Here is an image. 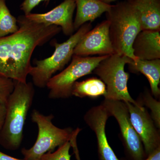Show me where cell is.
Masks as SVG:
<instances>
[{
    "mask_svg": "<svg viewBox=\"0 0 160 160\" xmlns=\"http://www.w3.org/2000/svg\"><path fill=\"white\" fill-rule=\"evenodd\" d=\"M18 30L0 38V76L26 82L31 71L32 56L62 29L59 26L35 22L25 15L17 19Z\"/></svg>",
    "mask_w": 160,
    "mask_h": 160,
    "instance_id": "cell-1",
    "label": "cell"
},
{
    "mask_svg": "<svg viewBox=\"0 0 160 160\" xmlns=\"http://www.w3.org/2000/svg\"><path fill=\"white\" fill-rule=\"evenodd\" d=\"M34 95L33 83L14 81V89L6 104V117L0 131V144L6 149L15 150L21 146L26 118Z\"/></svg>",
    "mask_w": 160,
    "mask_h": 160,
    "instance_id": "cell-2",
    "label": "cell"
},
{
    "mask_svg": "<svg viewBox=\"0 0 160 160\" xmlns=\"http://www.w3.org/2000/svg\"><path fill=\"white\" fill-rule=\"evenodd\" d=\"M106 16L110 22L109 37L115 53L137 60L132 49L135 39L142 31L137 10L126 0L112 5Z\"/></svg>",
    "mask_w": 160,
    "mask_h": 160,
    "instance_id": "cell-3",
    "label": "cell"
},
{
    "mask_svg": "<svg viewBox=\"0 0 160 160\" xmlns=\"http://www.w3.org/2000/svg\"><path fill=\"white\" fill-rule=\"evenodd\" d=\"M92 27L91 22L85 23L66 42L59 43L53 40L51 43L52 46L55 47L53 54L44 59L36 60L35 66H32L29 72L33 85L38 88L46 87L55 73L62 70L70 62L76 46Z\"/></svg>",
    "mask_w": 160,
    "mask_h": 160,
    "instance_id": "cell-4",
    "label": "cell"
},
{
    "mask_svg": "<svg viewBox=\"0 0 160 160\" xmlns=\"http://www.w3.org/2000/svg\"><path fill=\"white\" fill-rule=\"evenodd\" d=\"M53 118L52 114L45 115L37 109L32 111V121L37 125L38 132L33 146L29 149H22L24 160H40L44 155L52 152L71 139L76 129L58 128L52 123Z\"/></svg>",
    "mask_w": 160,
    "mask_h": 160,
    "instance_id": "cell-5",
    "label": "cell"
},
{
    "mask_svg": "<svg viewBox=\"0 0 160 160\" xmlns=\"http://www.w3.org/2000/svg\"><path fill=\"white\" fill-rule=\"evenodd\" d=\"M132 60L126 56L114 53L101 61L93 70L92 73L98 76L106 85L105 99L137 103L128 91L129 74L125 71V65Z\"/></svg>",
    "mask_w": 160,
    "mask_h": 160,
    "instance_id": "cell-6",
    "label": "cell"
},
{
    "mask_svg": "<svg viewBox=\"0 0 160 160\" xmlns=\"http://www.w3.org/2000/svg\"><path fill=\"white\" fill-rule=\"evenodd\" d=\"M109 56L82 57L73 55L69 66L49 80L46 87L50 99L68 98L72 96L73 85L80 78L92 73L100 62Z\"/></svg>",
    "mask_w": 160,
    "mask_h": 160,
    "instance_id": "cell-7",
    "label": "cell"
},
{
    "mask_svg": "<svg viewBox=\"0 0 160 160\" xmlns=\"http://www.w3.org/2000/svg\"><path fill=\"white\" fill-rule=\"evenodd\" d=\"M101 104L106 107L110 116L117 121L120 138L125 152L130 160H143L147 156L142 142L132 124L128 108L123 101L104 99Z\"/></svg>",
    "mask_w": 160,
    "mask_h": 160,
    "instance_id": "cell-8",
    "label": "cell"
},
{
    "mask_svg": "<svg viewBox=\"0 0 160 160\" xmlns=\"http://www.w3.org/2000/svg\"><path fill=\"white\" fill-rule=\"evenodd\" d=\"M137 104L125 102L132 126L142 142L147 157L160 147V129L146 108L139 102Z\"/></svg>",
    "mask_w": 160,
    "mask_h": 160,
    "instance_id": "cell-9",
    "label": "cell"
},
{
    "mask_svg": "<svg viewBox=\"0 0 160 160\" xmlns=\"http://www.w3.org/2000/svg\"><path fill=\"white\" fill-rule=\"evenodd\" d=\"M110 22L106 20L98 24L84 35L73 51V55L82 57L98 55L109 56L115 53L109 34Z\"/></svg>",
    "mask_w": 160,
    "mask_h": 160,
    "instance_id": "cell-10",
    "label": "cell"
},
{
    "mask_svg": "<svg viewBox=\"0 0 160 160\" xmlns=\"http://www.w3.org/2000/svg\"><path fill=\"white\" fill-rule=\"evenodd\" d=\"M110 117L106 107L101 104L92 107L84 116V121L96 137L99 160H121L110 147L106 137V122Z\"/></svg>",
    "mask_w": 160,
    "mask_h": 160,
    "instance_id": "cell-11",
    "label": "cell"
},
{
    "mask_svg": "<svg viewBox=\"0 0 160 160\" xmlns=\"http://www.w3.org/2000/svg\"><path fill=\"white\" fill-rule=\"evenodd\" d=\"M75 9L74 0H64L46 13H30L25 16L35 22L59 26L65 35L71 36L75 31L73 15Z\"/></svg>",
    "mask_w": 160,
    "mask_h": 160,
    "instance_id": "cell-12",
    "label": "cell"
},
{
    "mask_svg": "<svg viewBox=\"0 0 160 160\" xmlns=\"http://www.w3.org/2000/svg\"><path fill=\"white\" fill-rule=\"evenodd\" d=\"M133 54L138 59L152 60L160 58V31L142 30L132 44Z\"/></svg>",
    "mask_w": 160,
    "mask_h": 160,
    "instance_id": "cell-13",
    "label": "cell"
},
{
    "mask_svg": "<svg viewBox=\"0 0 160 160\" xmlns=\"http://www.w3.org/2000/svg\"><path fill=\"white\" fill-rule=\"evenodd\" d=\"M138 13L141 30L160 31V0H127Z\"/></svg>",
    "mask_w": 160,
    "mask_h": 160,
    "instance_id": "cell-14",
    "label": "cell"
},
{
    "mask_svg": "<svg viewBox=\"0 0 160 160\" xmlns=\"http://www.w3.org/2000/svg\"><path fill=\"white\" fill-rule=\"evenodd\" d=\"M74 1L77 8L76 15L73 21L75 31H77L87 22H93L103 13L109 11L112 6L100 0Z\"/></svg>",
    "mask_w": 160,
    "mask_h": 160,
    "instance_id": "cell-15",
    "label": "cell"
},
{
    "mask_svg": "<svg viewBox=\"0 0 160 160\" xmlns=\"http://www.w3.org/2000/svg\"><path fill=\"white\" fill-rule=\"evenodd\" d=\"M129 71L132 73H141L145 75L150 85L151 93L156 99H159L160 89V59L131 61L128 64Z\"/></svg>",
    "mask_w": 160,
    "mask_h": 160,
    "instance_id": "cell-16",
    "label": "cell"
},
{
    "mask_svg": "<svg viewBox=\"0 0 160 160\" xmlns=\"http://www.w3.org/2000/svg\"><path fill=\"white\" fill-rule=\"evenodd\" d=\"M106 94V86L102 80L92 77L81 82L77 81L72 88V96L96 98Z\"/></svg>",
    "mask_w": 160,
    "mask_h": 160,
    "instance_id": "cell-17",
    "label": "cell"
},
{
    "mask_svg": "<svg viewBox=\"0 0 160 160\" xmlns=\"http://www.w3.org/2000/svg\"><path fill=\"white\" fill-rule=\"evenodd\" d=\"M18 29L17 19L9 11L6 0H0V38L14 33Z\"/></svg>",
    "mask_w": 160,
    "mask_h": 160,
    "instance_id": "cell-18",
    "label": "cell"
},
{
    "mask_svg": "<svg viewBox=\"0 0 160 160\" xmlns=\"http://www.w3.org/2000/svg\"><path fill=\"white\" fill-rule=\"evenodd\" d=\"M141 101H138L142 106H146L151 111L152 120L158 129H160V102L152 96L151 92L146 90L140 97Z\"/></svg>",
    "mask_w": 160,
    "mask_h": 160,
    "instance_id": "cell-19",
    "label": "cell"
},
{
    "mask_svg": "<svg viewBox=\"0 0 160 160\" xmlns=\"http://www.w3.org/2000/svg\"><path fill=\"white\" fill-rule=\"evenodd\" d=\"M71 147L70 141L66 142L53 152H49L43 156L40 160H70L69 150Z\"/></svg>",
    "mask_w": 160,
    "mask_h": 160,
    "instance_id": "cell-20",
    "label": "cell"
},
{
    "mask_svg": "<svg viewBox=\"0 0 160 160\" xmlns=\"http://www.w3.org/2000/svg\"><path fill=\"white\" fill-rule=\"evenodd\" d=\"M14 88L13 80L0 76V105H6Z\"/></svg>",
    "mask_w": 160,
    "mask_h": 160,
    "instance_id": "cell-21",
    "label": "cell"
},
{
    "mask_svg": "<svg viewBox=\"0 0 160 160\" xmlns=\"http://www.w3.org/2000/svg\"><path fill=\"white\" fill-rule=\"evenodd\" d=\"M50 0H24L20 6V9L24 12L25 15L31 13L32 10L42 2L48 4Z\"/></svg>",
    "mask_w": 160,
    "mask_h": 160,
    "instance_id": "cell-22",
    "label": "cell"
},
{
    "mask_svg": "<svg viewBox=\"0 0 160 160\" xmlns=\"http://www.w3.org/2000/svg\"><path fill=\"white\" fill-rule=\"evenodd\" d=\"M6 105H0V131L2 128L6 114Z\"/></svg>",
    "mask_w": 160,
    "mask_h": 160,
    "instance_id": "cell-23",
    "label": "cell"
},
{
    "mask_svg": "<svg viewBox=\"0 0 160 160\" xmlns=\"http://www.w3.org/2000/svg\"><path fill=\"white\" fill-rule=\"evenodd\" d=\"M143 160H160V147L155 149Z\"/></svg>",
    "mask_w": 160,
    "mask_h": 160,
    "instance_id": "cell-24",
    "label": "cell"
},
{
    "mask_svg": "<svg viewBox=\"0 0 160 160\" xmlns=\"http://www.w3.org/2000/svg\"><path fill=\"white\" fill-rule=\"evenodd\" d=\"M0 160H25L20 159L10 156L8 155L5 154L4 152L0 151Z\"/></svg>",
    "mask_w": 160,
    "mask_h": 160,
    "instance_id": "cell-25",
    "label": "cell"
},
{
    "mask_svg": "<svg viewBox=\"0 0 160 160\" xmlns=\"http://www.w3.org/2000/svg\"><path fill=\"white\" fill-rule=\"evenodd\" d=\"M73 151L75 154L76 158L77 160H81L80 158L79 152L78 149V148H74L73 149Z\"/></svg>",
    "mask_w": 160,
    "mask_h": 160,
    "instance_id": "cell-26",
    "label": "cell"
},
{
    "mask_svg": "<svg viewBox=\"0 0 160 160\" xmlns=\"http://www.w3.org/2000/svg\"><path fill=\"white\" fill-rule=\"evenodd\" d=\"M100 1H102L103 2L107 3V4H110V3L115 2L118 0H100Z\"/></svg>",
    "mask_w": 160,
    "mask_h": 160,
    "instance_id": "cell-27",
    "label": "cell"
}]
</instances>
